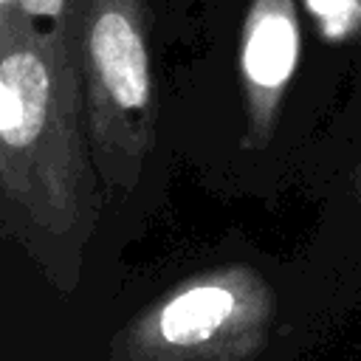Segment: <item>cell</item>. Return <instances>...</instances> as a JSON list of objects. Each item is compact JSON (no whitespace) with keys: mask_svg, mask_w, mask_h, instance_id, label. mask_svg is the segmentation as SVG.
Returning <instances> with one entry per match:
<instances>
[{"mask_svg":"<svg viewBox=\"0 0 361 361\" xmlns=\"http://www.w3.org/2000/svg\"><path fill=\"white\" fill-rule=\"evenodd\" d=\"M0 209L6 234L73 288L99 220L82 73L11 20H0Z\"/></svg>","mask_w":361,"mask_h":361,"instance_id":"6da1fadb","label":"cell"},{"mask_svg":"<svg viewBox=\"0 0 361 361\" xmlns=\"http://www.w3.org/2000/svg\"><path fill=\"white\" fill-rule=\"evenodd\" d=\"M276 296L251 265L200 271L127 322L113 361H254L271 336Z\"/></svg>","mask_w":361,"mask_h":361,"instance_id":"3957f363","label":"cell"},{"mask_svg":"<svg viewBox=\"0 0 361 361\" xmlns=\"http://www.w3.org/2000/svg\"><path fill=\"white\" fill-rule=\"evenodd\" d=\"M353 189H355V197L361 200V158H358V164L353 169Z\"/></svg>","mask_w":361,"mask_h":361,"instance_id":"8992f818","label":"cell"},{"mask_svg":"<svg viewBox=\"0 0 361 361\" xmlns=\"http://www.w3.org/2000/svg\"><path fill=\"white\" fill-rule=\"evenodd\" d=\"M299 56V20L293 0H251L240 39V79L254 147L274 135L285 87Z\"/></svg>","mask_w":361,"mask_h":361,"instance_id":"277c9868","label":"cell"},{"mask_svg":"<svg viewBox=\"0 0 361 361\" xmlns=\"http://www.w3.org/2000/svg\"><path fill=\"white\" fill-rule=\"evenodd\" d=\"M87 0H0V20L17 23L68 68L79 71V39ZM82 73V71H79Z\"/></svg>","mask_w":361,"mask_h":361,"instance_id":"5b68a950","label":"cell"},{"mask_svg":"<svg viewBox=\"0 0 361 361\" xmlns=\"http://www.w3.org/2000/svg\"><path fill=\"white\" fill-rule=\"evenodd\" d=\"M79 71L99 180L110 192H130L155 141L144 0H87Z\"/></svg>","mask_w":361,"mask_h":361,"instance_id":"7a4b0ae2","label":"cell"}]
</instances>
